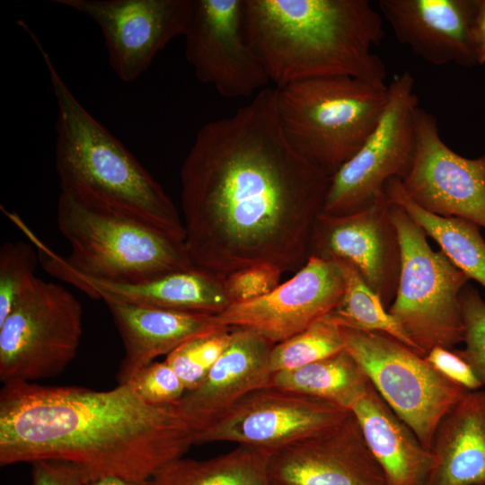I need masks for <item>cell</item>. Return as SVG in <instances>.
<instances>
[{
	"instance_id": "19",
	"label": "cell",
	"mask_w": 485,
	"mask_h": 485,
	"mask_svg": "<svg viewBox=\"0 0 485 485\" xmlns=\"http://www.w3.org/2000/svg\"><path fill=\"white\" fill-rule=\"evenodd\" d=\"M378 11L397 40L435 66L472 67L475 0H380Z\"/></svg>"
},
{
	"instance_id": "20",
	"label": "cell",
	"mask_w": 485,
	"mask_h": 485,
	"mask_svg": "<svg viewBox=\"0 0 485 485\" xmlns=\"http://www.w3.org/2000/svg\"><path fill=\"white\" fill-rule=\"evenodd\" d=\"M43 268L93 299L112 298L137 305L213 315L231 304L224 281L198 268L136 284L110 283L84 277L56 252L45 259Z\"/></svg>"
},
{
	"instance_id": "24",
	"label": "cell",
	"mask_w": 485,
	"mask_h": 485,
	"mask_svg": "<svg viewBox=\"0 0 485 485\" xmlns=\"http://www.w3.org/2000/svg\"><path fill=\"white\" fill-rule=\"evenodd\" d=\"M384 190L392 203L401 206L427 236L439 245L454 266L485 288V241L477 224L424 210L407 195L398 178L388 181Z\"/></svg>"
},
{
	"instance_id": "25",
	"label": "cell",
	"mask_w": 485,
	"mask_h": 485,
	"mask_svg": "<svg viewBox=\"0 0 485 485\" xmlns=\"http://www.w3.org/2000/svg\"><path fill=\"white\" fill-rule=\"evenodd\" d=\"M269 454L238 445L208 459L176 458L159 469L146 485H276Z\"/></svg>"
},
{
	"instance_id": "36",
	"label": "cell",
	"mask_w": 485,
	"mask_h": 485,
	"mask_svg": "<svg viewBox=\"0 0 485 485\" xmlns=\"http://www.w3.org/2000/svg\"><path fill=\"white\" fill-rule=\"evenodd\" d=\"M146 482H139L128 480L119 476H106L91 481H87L84 485H146Z\"/></svg>"
},
{
	"instance_id": "12",
	"label": "cell",
	"mask_w": 485,
	"mask_h": 485,
	"mask_svg": "<svg viewBox=\"0 0 485 485\" xmlns=\"http://www.w3.org/2000/svg\"><path fill=\"white\" fill-rule=\"evenodd\" d=\"M183 36L195 76L222 97H247L267 88L269 78L245 34L243 0H195Z\"/></svg>"
},
{
	"instance_id": "1",
	"label": "cell",
	"mask_w": 485,
	"mask_h": 485,
	"mask_svg": "<svg viewBox=\"0 0 485 485\" xmlns=\"http://www.w3.org/2000/svg\"><path fill=\"white\" fill-rule=\"evenodd\" d=\"M330 178L287 142L276 88L203 125L181 168L191 262L223 281L257 264L295 273L310 258Z\"/></svg>"
},
{
	"instance_id": "29",
	"label": "cell",
	"mask_w": 485,
	"mask_h": 485,
	"mask_svg": "<svg viewBox=\"0 0 485 485\" xmlns=\"http://www.w3.org/2000/svg\"><path fill=\"white\" fill-rule=\"evenodd\" d=\"M39 257L33 246L6 242L0 249V323L26 294L37 277Z\"/></svg>"
},
{
	"instance_id": "31",
	"label": "cell",
	"mask_w": 485,
	"mask_h": 485,
	"mask_svg": "<svg viewBox=\"0 0 485 485\" xmlns=\"http://www.w3.org/2000/svg\"><path fill=\"white\" fill-rule=\"evenodd\" d=\"M127 384L141 400L153 406H174L186 392L165 359L146 366Z\"/></svg>"
},
{
	"instance_id": "22",
	"label": "cell",
	"mask_w": 485,
	"mask_h": 485,
	"mask_svg": "<svg viewBox=\"0 0 485 485\" xmlns=\"http://www.w3.org/2000/svg\"><path fill=\"white\" fill-rule=\"evenodd\" d=\"M424 485H485V390L467 392L440 420Z\"/></svg>"
},
{
	"instance_id": "5",
	"label": "cell",
	"mask_w": 485,
	"mask_h": 485,
	"mask_svg": "<svg viewBox=\"0 0 485 485\" xmlns=\"http://www.w3.org/2000/svg\"><path fill=\"white\" fill-rule=\"evenodd\" d=\"M387 86L331 76L276 88L278 119L287 142L331 177L375 127L387 102Z\"/></svg>"
},
{
	"instance_id": "18",
	"label": "cell",
	"mask_w": 485,
	"mask_h": 485,
	"mask_svg": "<svg viewBox=\"0 0 485 485\" xmlns=\"http://www.w3.org/2000/svg\"><path fill=\"white\" fill-rule=\"evenodd\" d=\"M273 343L257 331L233 328L229 345L203 383L174 405L197 436L253 391L269 386ZM196 443V437H195Z\"/></svg>"
},
{
	"instance_id": "17",
	"label": "cell",
	"mask_w": 485,
	"mask_h": 485,
	"mask_svg": "<svg viewBox=\"0 0 485 485\" xmlns=\"http://www.w3.org/2000/svg\"><path fill=\"white\" fill-rule=\"evenodd\" d=\"M276 485H387L351 413L269 455Z\"/></svg>"
},
{
	"instance_id": "21",
	"label": "cell",
	"mask_w": 485,
	"mask_h": 485,
	"mask_svg": "<svg viewBox=\"0 0 485 485\" xmlns=\"http://www.w3.org/2000/svg\"><path fill=\"white\" fill-rule=\"evenodd\" d=\"M101 300L124 347L117 373L118 384L128 383L143 367L183 343L230 328L221 324L213 314L137 305L112 298Z\"/></svg>"
},
{
	"instance_id": "3",
	"label": "cell",
	"mask_w": 485,
	"mask_h": 485,
	"mask_svg": "<svg viewBox=\"0 0 485 485\" xmlns=\"http://www.w3.org/2000/svg\"><path fill=\"white\" fill-rule=\"evenodd\" d=\"M243 25L276 88L331 76L387 85L373 52L384 19L367 0H243Z\"/></svg>"
},
{
	"instance_id": "10",
	"label": "cell",
	"mask_w": 485,
	"mask_h": 485,
	"mask_svg": "<svg viewBox=\"0 0 485 485\" xmlns=\"http://www.w3.org/2000/svg\"><path fill=\"white\" fill-rule=\"evenodd\" d=\"M410 71L387 86L388 99L375 127L357 152L331 178L322 214L346 216L370 206L393 178L402 180L415 148L419 107Z\"/></svg>"
},
{
	"instance_id": "7",
	"label": "cell",
	"mask_w": 485,
	"mask_h": 485,
	"mask_svg": "<svg viewBox=\"0 0 485 485\" xmlns=\"http://www.w3.org/2000/svg\"><path fill=\"white\" fill-rule=\"evenodd\" d=\"M391 216L401 265L388 312L420 356L436 346L453 348L463 342L460 295L470 278L442 251L430 247L426 233L401 206L391 202Z\"/></svg>"
},
{
	"instance_id": "9",
	"label": "cell",
	"mask_w": 485,
	"mask_h": 485,
	"mask_svg": "<svg viewBox=\"0 0 485 485\" xmlns=\"http://www.w3.org/2000/svg\"><path fill=\"white\" fill-rule=\"evenodd\" d=\"M341 330L345 349L389 407L430 450L440 420L470 391L443 376L424 357L389 335Z\"/></svg>"
},
{
	"instance_id": "35",
	"label": "cell",
	"mask_w": 485,
	"mask_h": 485,
	"mask_svg": "<svg viewBox=\"0 0 485 485\" xmlns=\"http://www.w3.org/2000/svg\"><path fill=\"white\" fill-rule=\"evenodd\" d=\"M472 36L478 65L485 64V0H475Z\"/></svg>"
},
{
	"instance_id": "28",
	"label": "cell",
	"mask_w": 485,
	"mask_h": 485,
	"mask_svg": "<svg viewBox=\"0 0 485 485\" xmlns=\"http://www.w3.org/2000/svg\"><path fill=\"white\" fill-rule=\"evenodd\" d=\"M345 349L341 327L329 313L289 339L274 344L269 364L272 373L296 369Z\"/></svg>"
},
{
	"instance_id": "27",
	"label": "cell",
	"mask_w": 485,
	"mask_h": 485,
	"mask_svg": "<svg viewBox=\"0 0 485 485\" xmlns=\"http://www.w3.org/2000/svg\"><path fill=\"white\" fill-rule=\"evenodd\" d=\"M335 262L342 272L344 291L340 304L330 313L334 321L341 327L389 335L417 352L413 343L356 268L346 261Z\"/></svg>"
},
{
	"instance_id": "15",
	"label": "cell",
	"mask_w": 485,
	"mask_h": 485,
	"mask_svg": "<svg viewBox=\"0 0 485 485\" xmlns=\"http://www.w3.org/2000/svg\"><path fill=\"white\" fill-rule=\"evenodd\" d=\"M310 257L351 264L389 307L396 295L401 251L385 193L353 214L337 216L321 213L312 236Z\"/></svg>"
},
{
	"instance_id": "8",
	"label": "cell",
	"mask_w": 485,
	"mask_h": 485,
	"mask_svg": "<svg viewBox=\"0 0 485 485\" xmlns=\"http://www.w3.org/2000/svg\"><path fill=\"white\" fill-rule=\"evenodd\" d=\"M83 307L65 287L39 278L0 323V380L34 382L61 374L75 359Z\"/></svg>"
},
{
	"instance_id": "26",
	"label": "cell",
	"mask_w": 485,
	"mask_h": 485,
	"mask_svg": "<svg viewBox=\"0 0 485 485\" xmlns=\"http://www.w3.org/2000/svg\"><path fill=\"white\" fill-rule=\"evenodd\" d=\"M369 382L358 363L343 349L296 369L274 372L269 386L319 398L350 410Z\"/></svg>"
},
{
	"instance_id": "16",
	"label": "cell",
	"mask_w": 485,
	"mask_h": 485,
	"mask_svg": "<svg viewBox=\"0 0 485 485\" xmlns=\"http://www.w3.org/2000/svg\"><path fill=\"white\" fill-rule=\"evenodd\" d=\"M343 291L344 278L338 263L310 257L291 278L269 294L232 303L216 317L226 327L253 330L277 344L331 313Z\"/></svg>"
},
{
	"instance_id": "23",
	"label": "cell",
	"mask_w": 485,
	"mask_h": 485,
	"mask_svg": "<svg viewBox=\"0 0 485 485\" xmlns=\"http://www.w3.org/2000/svg\"><path fill=\"white\" fill-rule=\"evenodd\" d=\"M387 485H424L433 457L371 382L350 409Z\"/></svg>"
},
{
	"instance_id": "4",
	"label": "cell",
	"mask_w": 485,
	"mask_h": 485,
	"mask_svg": "<svg viewBox=\"0 0 485 485\" xmlns=\"http://www.w3.org/2000/svg\"><path fill=\"white\" fill-rule=\"evenodd\" d=\"M56 97L55 165L60 192L147 223L185 242L183 220L163 187L75 97L37 36Z\"/></svg>"
},
{
	"instance_id": "32",
	"label": "cell",
	"mask_w": 485,
	"mask_h": 485,
	"mask_svg": "<svg viewBox=\"0 0 485 485\" xmlns=\"http://www.w3.org/2000/svg\"><path fill=\"white\" fill-rule=\"evenodd\" d=\"M281 274L273 265H252L230 274L224 287L231 304L247 302L273 291L280 284Z\"/></svg>"
},
{
	"instance_id": "34",
	"label": "cell",
	"mask_w": 485,
	"mask_h": 485,
	"mask_svg": "<svg viewBox=\"0 0 485 485\" xmlns=\"http://www.w3.org/2000/svg\"><path fill=\"white\" fill-rule=\"evenodd\" d=\"M32 485H84L80 470L75 465L57 460L31 463Z\"/></svg>"
},
{
	"instance_id": "2",
	"label": "cell",
	"mask_w": 485,
	"mask_h": 485,
	"mask_svg": "<svg viewBox=\"0 0 485 485\" xmlns=\"http://www.w3.org/2000/svg\"><path fill=\"white\" fill-rule=\"evenodd\" d=\"M195 437L174 406L147 404L128 384L97 391L12 382L0 392L1 466L57 460L77 467L86 482H146Z\"/></svg>"
},
{
	"instance_id": "14",
	"label": "cell",
	"mask_w": 485,
	"mask_h": 485,
	"mask_svg": "<svg viewBox=\"0 0 485 485\" xmlns=\"http://www.w3.org/2000/svg\"><path fill=\"white\" fill-rule=\"evenodd\" d=\"M101 28L109 62L126 83L137 79L174 38L183 36L195 0H55Z\"/></svg>"
},
{
	"instance_id": "6",
	"label": "cell",
	"mask_w": 485,
	"mask_h": 485,
	"mask_svg": "<svg viewBox=\"0 0 485 485\" xmlns=\"http://www.w3.org/2000/svg\"><path fill=\"white\" fill-rule=\"evenodd\" d=\"M57 222L71 248L66 262L95 280L136 284L196 268L185 242L64 192L57 200Z\"/></svg>"
},
{
	"instance_id": "11",
	"label": "cell",
	"mask_w": 485,
	"mask_h": 485,
	"mask_svg": "<svg viewBox=\"0 0 485 485\" xmlns=\"http://www.w3.org/2000/svg\"><path fill=\"white\" fill-rule=\"evenodd\" d=\"M350 410L303 393L267 386L251 392L196 436V444L229 442L269 454L314 435Z\"/></svg>"
},
{
	"instance_id": "33",
	"label": "cell",
	"mask_w": 485,
	"mask_h": 485,
	"mask_svg": "<svg viewBox=\"0 0 485 485\" xmlns=\"http://www.w3.org/2000/svg\"><path fill=\"white\" fill-rule=\"evenodd\" d=\"M424 357L443 376L465 390L473 392L482 387L481 380L471 365L457 350L436 346L431 348Z\"/></svg>"
},
{
	"instance_id": "30",
	"label": "cell",
	"mask_w": 485,
	"mask_h": 485,
	"mask_svg": "<svg viewBox=\"0 0 485 485\" xmlns=\"http://www.w3.org/2000/svg\"><path fill=\"white\" fill-rule=\"evenodd\" d=\"M460 303L465 347L457 351L471 365L485 387V302L476 288L467 285L461 292Z\"/></svg>"
},
{
	"instance_id": "13",
	"label": "cell",
	"mask_w": 485,
	"mask_h": 485,
	"mask_svg": "<svg viewBox=\"0 0 485 485\" xmlns=\"http://www.w3.org/2000/svg\"><path fill=\"white\" fill-rule=\"evenodd\" d=\"M401 181L424 210L485 228V154L469 159L453 151L441 138L436 117L419 106L413 158Z\"/></svg>"
}]
</instances>
